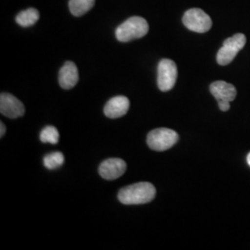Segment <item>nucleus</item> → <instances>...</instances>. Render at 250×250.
<instances>
[{"label":"nucleus","instance_id":"1","mask_svg":"<svg viewBox=\"0 0 250 250\" xmlns=\"http://www.w3.org/2000/svg\"><path fill=\"white\" fill-rule=\"evenodd\" d=\"M155 187L147 182H141L122 188L118 199L125 205H142L151 202L156 197Z\"/></svg>","mask_w":250,"mask_h":250},{"label":"nucleus","instance_id":"3","mask_svg":"<svg viewBox=\"0 0 250 250\" xmlns=\"http://www.w3.org/2000/svg\"><path fill=\"white\" fill-rule=\"evenodd\" d=\"M179 140L175 131L169 128H158L152 130L146 136V143L155 151H165L170 149Z\"/></svg>","mask_w":250,"mask_h":250},{"label":"nucleus","instance_id":"16","mask_svg":"<svg viewBox=\"0 0 250 250\" xmlns=\"http://www.w3.org/2000/svg\"><path fill=\"white\" fill-rule=\"evenodd\" d=\"M218 105H219V108L222 111H227L230 109V101L220 100V101H218Z\"/></svg>","mask_w":250,"mask_h":250},{"label":"nucleus","instance_id":"8","mask_svg":"<svg viewBox=\"0 0 250 250\" xmlns=\"http://www.w3.org/2000/svg\"><path fill=\"white\" fill-rule=\"evenodd\" d=\"M126 162L122 159L111 158L103 161L99 166V174L105 180H116L125 174Z\"/></svg>","mask_w":250,"mask_h":250},{"label":"nucleus","instance_id":"11","mask_svg":"<svg viewBox=\"0 0 250 250\" xmlns=\"http://www.w3.org/2000/svg\"><path fill=\"white\" fill-rule=\"evenodd\" d=\"M209 90L217 101L226 100L231 102L236 97L235 87L224 81H216L212 83L209 86Z\"/></svg>","mask_w":250,"mask_h":250},{"label":"nucleus","instance_id":"4","mask_svg":"<svg viewBox=\"0 0 250 250\" xmlns=\"http://www.w3.org/2000/svg\"><path fill=\"white\" fill-rule=\"evenodd\" d=\"M247 38L243 34H236L232 37L227 38L224 42L223 47L217 54V62L222 66L232 62L237 53L244 48Z\"/></svg>","mask_w":250,"mask_h":250},{"label":"nucleus","instance_id":"15","mask_svg":"<svg viewBox=\"0 0 250 250\" xmlns=\"http://www.w3.org/2000/svg\"><path fill=\"white\" fill-rule=\"evenodd\" d=\"M40 140L43 143L58 144L60 140L59 131L54 126H46L40 133Z\"/></svg>","mask_w":250,"mask_h":250},{"label":"nucleus","instance_id":"17","mask_svg":"<svg viewBox=\"0 0 250 250\" xmlns=\"http://www.w3.org/2000/svg\"><path fill=\"white\" fill-rule=\"evenodd\" d=\"M0 137H3L4 134L6 133V126L3 123H0Z\"/></svg>","mask_w":250,"mask_h":250},{"label":"nucleus","instance_id":"10","mask_svg":"<svg viewBox=\"0 0 250 250\" xmlns=\"http://www.w3.org/2000/svg\"><path fill=\"white\" fill-rule=\"evenodd\" d=\"M79 81V72L76 65L72 62H67L59 73V83L65 90L72 89Z\"/></svg>","mask_w":250,"mask_h":250},{"label":"nucleus","instance_id":"7","mask_svg":"<svg viewBox=\"0 0 250 250\" xmlns=\"http://www.w3.org/2000/svg\"><path fill=\"white\" fill-rule=\"evenodd\" d=\"M0 112L2 115L10 119H17L23 116L25 107L21 101L9 93L0 95Z\"/></svg>","mask_w":250,"mask_h":250},{"label":"nucleus","instance_id":"13","mask_svg":"<svg viewBox=\"0 0 250 250\" xmlns=\"http://www.w3.org/2000/svg\"><path fill=\"white\" fill-rule=\"evenodd\" d=\"M95 5V0H70L69 9L72 15L80 17L89 11Z\"/></svg>","mask_w":250,"mask_h":250},{"label":"nucleus","instance_id":"9","mask_svg":"<svg viewBox=\"0 0 250 250\" xmlns=\"http://www.w3.org/2000/svg\"><path fill=\"white\" fill-rule=\"evenodd\" d=\"M130 108V101L125 96H117L109 99L104 107V113L109 119L125 116Z\"/></svg>","mask_w":250,"mask_h":250},{"label":"nucleus","instance_id":"5","mask_svg":"<svg viewBox=\"0 0 250 250\" xmlns=\"http://www.w3.org/2000/svg\"><path fill=\"white\" fill-rule=\"evenodd\" d=\"M183 22L190 31L199 34L208 32L212 26L210 17L200 9H188L183 17Z\"/></svg>","mask_w":250,"mask_h":250},{"label":"nucleus","instance_id":"6","mask_svg":"<svg viewBox=\"0 0 250 250\" xmlns=\"http://www.w3.org/2000/svg\"><path fill=\"white\" fill-rule=\"evenodd\" d=\"M177 80V66L169 59L161 60L158 66V86L162 92L173 88Z\"/></svg>","mask_w":250,"mask_h":250},{"label":"nucleus","instance_id":"2","mask_svg":"<svg viewBox=\"0 0 250 250\" xmlns=\"http://www.w3.org/2000/svg\"><path fill=\"white\" fill-rule=\"evenodd\" d=\"M149 26L147 21L138 16L128 19L117 28L116 37L120 42H130L142 38L148 33Z\"/></svg>","mask_w":250,"mask_h":250},{"label":"nucleus","instance_id":"12","mask_svg":"<svg viewBox=\"0 0 250 250\" xmlns=\"http://www.w3.org/2000/svg\"><path fill=\"white\" fill-rule=\"evenodd\" d=\"M39 11L35 8H30L20 12L16 17V21L21 26H32L36 24V21L39 20Z\"/></svg>","mask_w":250,"mask_h":250},{"label":"nucleus","instance_id":"18","mask_svg":"<svg viewBox=\"0 0 250 250\" xmlns=\"http://www.w3.org/2000/svg\"><path fill=\"white\" fill-rule=\"evenodd\" d=\"M247 161H248V163H249V165L250 166V153L248 155V158H247Z\"/></svg>","mask_w":250,"mask_h":250},{"label":"nucleus","instance_id":"14","mask_svg":"<svg viewBox=\"0 0 250 250\" xmlns=\"http://www.w3.org/2000/svg\"><path fill=\"white\" fill-rule=\"evenodd\" d=\"M64 155L62 152H53L44 157V165L48 170H55L60 168L64 163Z\"/></svg>","mask_w":250,"mask_h":250}]
</instances>
